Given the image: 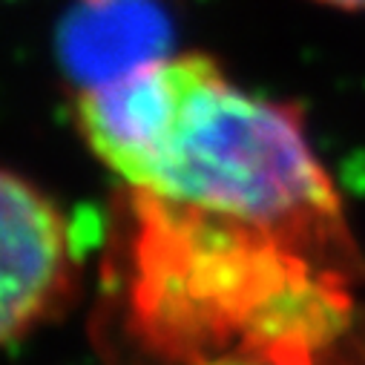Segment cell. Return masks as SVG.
<instances>
[{
	"label": "cell",
	"instance_id": "7a4b0ae2",
	"mask_svg": "<svg viewBox=\"0 0 365 365\" xmlns=\"http://www.w3.org/2000/svg\"><path fill=\"white\" fill-rule=\"evenodd\" d=\"M138 311L167 342L314 345L342 325L331 264L262 227L138 196Z\"/></svg>",
	"mask_w": 365,
	"mask_h": 365
},
{
	"label": "cell",
	"instance_id": "5b68a950",
	"mask_svg": "<svg viewBox=\"0 0 365 365\" xmlns=\"http://www.w3.org/2000/svg\"><path fill=\"white\" fill-rule=\"evenodd\" d=\"M190 365H270V362H262L253 356H213V359H199Z\"/></svg>",
	"mask_w": 365,
	"mask_h": 365
},
{
	"label": "cell",
	"instance_id": "8992f818",
	"mask_svg": "<svg viewBox=\"0 0 365 365\" xmlns=\"http://www.w3.org/2000/svg\"><path fill=\"white\" fill-rule=\"evenodd\" d=\"M322 6H334V9H345V12H365V0H317Z\"/></svg>",
	"mask_w": 365,
	"mask_h": 365
},
{
	"label": "cell",
	"instance_id": "6da1fadb",
	"mask_svg": "<svg viewBox=\"0 0 365 365\" xmlns=\"http://www.w3.org/2000/svg\"><path fill=\"white\" fill-rule=\"evenodd\" d=\"M78 130L138 196L262 227L319 256L351 250L302 115L245 93L205 55H167L78 93Z\"/></svg>",
	"mask_w": 365,
	"mask_h": 365
},
{
	"label": "cell",
	"instance_id": "277c9868",
	"mask_svg": "<svg viewBox=\"0 0 365 365\" xmlns=\"http://www.w3.org/2000/svg\"><path fill=\"white\" fill-rule=\"evenodd\" d=\"M55 49L78 93H86L173 55V15L167 0H72Z\"/></svg>",
	"mask_w": 365,
	"mask_h": 365
},
{
	"label": "cell",
	"instance_id": "3957f363",
	"mask_svg": "<svg viewBox=\"0 0 365 365\" xmlns=\"http://www.w3.org/2000/svg\"><path fill=\"white\" fill-rule=\"evenodd\" d=\"M75 230L15 173L0 170V345L49 319L72 294Z\"/></svg>",
	"mask_w": 365,
	"mask_h": 365
}]
</instances>
